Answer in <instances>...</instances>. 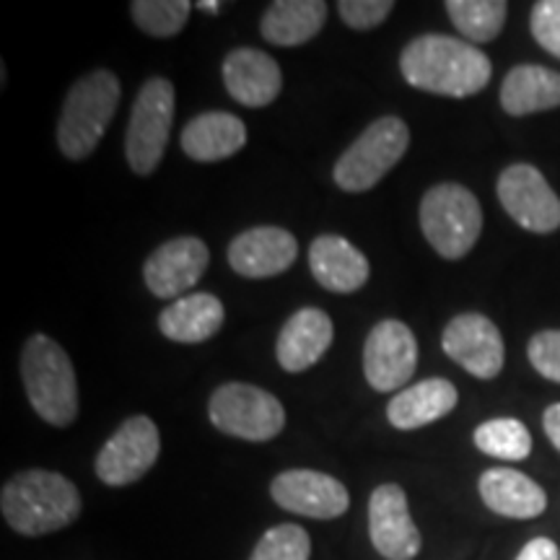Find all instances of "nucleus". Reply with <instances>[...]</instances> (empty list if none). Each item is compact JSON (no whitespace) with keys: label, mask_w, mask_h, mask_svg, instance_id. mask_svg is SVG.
<instances>
[{"label":"nucleus","mask_w":560,"mask_h":560,"mask_svg":"<svg viewBox=\"0 0 560 560\" xmlns=\"http://www.w3.org/2000/svg\"><path fill=\"white\" fill-rule=\"evenodd\" d=\"M400 70L402 79L420 91L467 100L488 86L493 62L470 42L446 34H423L405 45Z\"/></svg>","instance_id":"1"},{"label":"nucleus","mask_w":560,"mask_h":560,"mask_svg":"<svg viewBox=\"0 0 560 560\" xmlns=\"http://www.w3.org/2000/svg\"><path fill=\"white\" fill-rule=\"evenodd\" d=\"M81 493L66 475L24 470L0 490V511L13 532L24 537L52 535L81 516Z\"/></svg>","instance_id":"2"},{"label":"nucleus","mask_w":560,"mask_h":560,"mask_svg":"<svg viewBox=\"0 0 560 560\" xmlns=\"http://www.w3.org/2000/svg\"><path fill=\"white\" fill-rule=\"evenodd\" d=\"M120 96V81L112 70H91L70 86L58 122V145L62 156L81 161L94 153L109 122L115 120Z\"/></svg>","instance_id":"3"},{"label":"nucleus","mask_w":560,"mask_h":560,"mask_svg":"<svg viewBox=\"0 0 560 560\" xmlns=\"http://www.w3.org/2000/svg\"><path fill=\"white\" fill-rule=\"evenodd\" d=\"M21 382L34 412L66 429L79 418V384L68 353L47 335H32L21 350Z\"/></svg>","instance_id":"4"},{"label":"nucleus","mask_w":560,"mask_h":560,"mask_svg":"<svg viewBox=\"0 0 560 560\" xmlns=\"http://www.w3.org/2000/svg\"><path fill=\"white\" fill-rule=\"evenodd\" d=\"M420 231L444 260H462L480 240V200L457 182L433 185L420 198Z\"/></svg>","instance_id":"5"},{"label":"nucleus","mask_w":560,"mask_h":560,"mask_svg":"<svg viewBox=\"0 0 560 560\" xmlns=\"http://www.w3.org/2000/svg\"><path fill=\"white\" fill-rule=\"evenodd\" d=\"M410 145V130L395 115L380 117L335 161L332 179L346 192H366L395 170Z\"/></svg>","instance_id":"6"},{"label":"nucleus","mask_w":560,"mask_h":560,"mask_svg":"<svg viewBox=\"0 0 560 560\" xmlns=\"http://www.w3.org/2000/svg\"><path fill=\"white\" fill-rule=\"evenodd\" d=\"M174 102L177 94L170 79H149L138 91L125 132V156L138 177H149L164 159L172 136Z\"/></svg>","instance_id":"7"},{"label":"nucleus","mask_w":560,"mask_h":560,"mask_svg":"<svg viewBox=\"0 0 560 560\" xmlns=\"http://www.w3.org/2000/svg\"><path fill=\"white\" fill-rule=\"evenodd\" d=\"M210 423L221 433L244 441H270L285 425V410L268 389L244 382H226L210 395Z\"/></svg>","instance_id":"8"},{"label":"nucleus","mask_w":560,"mask_h":560,"mask_svg":"<svg viewBox=\"0 0 560 560\" xmlns=\"http://www.w3.org/2000/svg\"><path fill=\"white\" fill-rule=\"evenodd\" d=\"M161 454V436L149 416H132L107 439L96 457V478L104 486L125 488L138 482L156 465Z\"/></svg>","instance_id":"9"},{"label":"nucleus","mask_w":560,"mask_h":560,"mask_svg":"<svg viewBox=\"0 0 560 560\" xmlns=\"http://www.w3.org/2000/svg\"><path fill=\"white\" fill-rule=\"evenodd\" d=\"M506 213L532 234H552L560 229V198L542 172L532 164H511L495 185Z\"/></svg>","instance_id":"10"},{"label":"nucleus","mask_w":560,"mask_h":560,"mask_svg":"<svg viewBox=\"0 0 560 560\" xmlns=\"http://www.w3.org/2000/svg\"><path fill=\"white\" fill-rule=\"evenodd\" d=\"M418 369V340L405 322L382 319L363 342V374L376 392H395Z\"/></svg>","instance_id":"11"},{"label":"nucleus","mask_w":560,"mask_h":560,"mask_svg":"<svg viewBox=\"0 0 560 560\" xmlns=\"http://www.w3.org/2000/svg\"><path fill=\"white\" fill-rule=\"evenodd\" d=\"M441 348L454 363H459L475 380H495L506 363V346L495 322L486 314L467 312L457 314L444 335H441Z\"/></svg>","instance_id":"12"},{"label":"nucleus","mask_w":560,"mask_h":560,"mask_svg":"<svg viewBox=\"0 0 560 560\" xmlns=\"http://www.w3.org/2000/svg\"><path fill=\"white\" fill-rule=\"evenodd\" d=\"M369 535L376 552L387 560H412L423 548V537L410 516L408 495L397 482H384L371 493Z\"/></svg>","instance_id":"13"},{"label":"nucleus","mask_w":560,"mask_h":560,"mask_svg":"<svg viewBox=\"0 0 560 560\" xmlns=\"http://www.w3.org/2000/svg\"><path fill=\"white\" fill-rule=\"evenodd\" d=\"M270 495L280 509L310 520H338L350 506L348 488L338 478L317 470H285L270 482Z\"/></svg>","instance_id":"14"},{"label":"nucleus","mask_w":560,"mask_h":560,"mask_svg":"<svg viewBox=\"0 0 560 560\" xmlns=\"http://www.w3.org/2000/svg\"><path fill=\"white\" fill-rule=\"evenodd\" d=\"M210 265V249L198 236H177L164 242L143 265V280L156 299H182Z\"/></svg>","instance_id":"15"},{"label":"nucleus","mask_w":560,"mask_h":560,"mask_svg":"<svg viewBox=\"0 0 560 560\" xmlns=\"http://www.w3.org/2000/svg\"><path fill=\"white\" fill-rule=\"evenodd\" d=\"M299 242L280 226H255L242 231L229 244V265L242 278L262 280L280 276L296 262Z\"/></svg>","instance_id":"16"},{"label":"nucleus","mask_w":560,"mask_h":560,"mask_svg":"<svg viewBox=\"0 0 560 560\" xmlns=\"http://www.w3.org/2000/svg\"><path fill=\"white\" fill-rule=\"evenodd\" d=\"M332 338L335 327L330 314L317 310V306H304V310L293 312L276 342L280 369L289 371V374H301V371L312 369L332 346Z\"/></svg>","instance_id":"17"},{"label":"nucleus","mask_w":560,"mask_h":560,"mask_svg":"<svg viewBox=\"0 0 560 560\" xmlns=\"http://www.w3.org/2000/svg\"><path fill=\"white\" fill-rule=\"evenodd\" d=\"M221 73L229 94L244 107H268L283 89V73L278 62L268 52L252 50V47L231 50L223 60Z\"/></svg>","instance_id":"18"},{"label":"nucleus","mask_w":560,"mask_h":560,"mask_svg":"<svg viewBox=\"0 0 560 560\" xmlns=\"http://www.w3.org/2000/svg\"><path fill=\"white\" fill-rule=\"evenodd\" d=\"M310 268L322 289L332 293L363 289L371 272L366 255L338 234H322L312 242Z\"/></svg>","instance_id":"19"},{"label":"nucleus","mask_w":560,"mask_h":560,"mask_svg":"<svg viewBox=\"0 0 560 560\" xmlns=\"http://www.w3.org/2000/svg\"><path fill=\"white\" fill-rule=\"evenodd\" d=\"M480 499L499 516L537 520L548 509V493L535 480L511 467H490L480 475Z\"/></svg>","instance_id":"20"},{"label":"nucleus","mask_w":560,"mask_h":560,"mask_svg":"<svg viewBox=\"0 0 560 560\" xmlns=\"http://www.w3.org/2000/svg\"><path fill=\"white\" fill-rule=\"evenodd\" d=\"M457 402V387L450 380L433 376L397 392L387 405V420L397 431H416L450 416Z\"/></svg>","instance_id":"21"},{"label":"nucleus","mask_w":560,"mask_h":560,"mask_svg":"<svg viewBox=\"0 0 560 560\" xmlns=\"http://www.w3.org/2000/svg\"><path fill=\"white\" fill-rule=\"evenodd\" d=\"M182 151L200 164L231 159L247 145V125L231 112H206L182 130Z\"/></svg>","instance_id":"22"},{"label":"nucleus","mask_w":560,"mask_h":560,"mask_svg":"<svg viewBox=\"0 0 560 560\" xmlns=\"http://www.w3.org/2000/svg\"><path fill=\"white\" fill-rule=\"evenodd\" d=\"M223 304L213 293H190L172 301L164 312L159 314V330L164 338L174 342H185V346H195V342H206L213 338L223 327Z\"/></svg>","instance_id":"23"},{"label":"nucleus","mask_w":560,"mask_h":560,"mask_svg":"<svg viewBox=\"0 0 560 560\" xmlns=\"http://www.w3.org/2000/svg\"><path fill=\"white\" fill-rule=\"evenodd\" d=\"M501 107L511 117L560 107V73L545 66L511 68L501 83Z\"/></svg>","instance_id":"24"},{"label":"nucleus","mask_w":560,"mask_h":560,"mask_svg":"<svg viewBox=\"0 0 560 560\" xmlns=\"http://www.w3.org/2000/svg\"><path fill=\"white\" fill-rule=\"evenodd\" d=\"M325 21V0H276L265 11L260 32L270 45L296 47L317 37Z\"/></svg>","instance_id":"25"},{"label":"nucleus","mask_w":560,"mask_h":560,"mask_svg":"<svg viewBox=\"0 0 560 560\" xmlns=\"http://www.w3.org/2000/svg\"><path fill=\"white\" fill-rule=\"evenodd\" d=\"M446 13L462 37L475 45H486L501 34L509 5L503 0H450Z\"/></svg>","instance_id":"26"},{"label":"nucleus","mask_w":560,"mask_h":560,"mask_svg":"<svg viewBox=\"0 0 560 560\" xmlns=\"http://www.w3.org/2000/svg\"><path fill=\"white\" fill-rule=\"evenodd\" d=\"M472 441L482 454L503 462H522L532 454V433L516 418L486 420L475 429Z\"/></svg>","instance_id":"27"},{"label":"nucleus","mask_w":560,"mask_h":560,"mask_svg":"<svg viewBox=\"0 0 560 560\" xmlns=\"http://www.w3.org/2000/svg\"><path fill=\"white\" fill-rule=\"evenodd\" d=\"M195 5L190 0H136L130 5L132 21L156 39H170L185 30Z\"/></svg>","instance_id":"28"},{"label":"nucleus","mask_w":560,"mask_h":560,"mask_svg":"<svg viewBox=\"0 0 560 560\" xmlns=\"http://www.w3.org/2000/svg\"><path fill=\"white\" fill-rule=\"evenodd\" d=\"M312 537L299 524H278L270 527L255 545L249 560H310Z\"/></svg>","instance_id":"29"},{"label":"nucleus","mask_w":560,"mask_h":560,"mask_svg":"<svg viewBox=\"0 0 560 560\" xmlns=\"http://www.w3.org/2000/svg\"><path fill=\"white\" fill-rule=\"evenodd\" d=\"M338 11L350 30L369 32L389 19L395 3L392 0H340Z\"/></svg>","instance_id":"30"},{"label":"nucleus","mask_w":560,"mask_h":560,"mask_svg":"<svg viewBox=\"0 0 560 560\" xmlns=\"http://www.w3.org/2000/svg\"><path fill=\"white\" fill-rule=\"evenodd\" d=\"M527 355L537 374L560 384V330H540L532 335Z\"/></svg>","instance_id":"31"},{"label":"nucleus","mask_w":560,"mask_h":560,"mask_svg":"<svg viewBox=\"0 0 560 560\" xmlns=\"http://www.w3.org/2000/svg\"><path fill=\"white\" fill-rule=\"evenodd\" d=\"M529 26L537 45L560 58V0H540V3H535Z\"/></svg>","instance_id":"32"},{"label":"nucleus","mask_w":560,"mask_h":560,"mask_svg":"<svg viewBox=\"0 0 560 560\" xmlns=\"http://www.w3.org/2000/svg\"><path fill=\"white\" fill-rule=\"evenodd\" d=\"M516 560H560V550L550 537H535L524 545Z\"/></svg>","instance_id":"33"},{"label":"nucleus","mask_w":560,"mask_h":560,"mask_svg":"<svg viewBox=\"0 0 560 560\" xmlns=\"http://www.w3.org/2000/svg\"><path fill=\"white\" fill-rule=\"evenodd\" d=\"M542 429L545 436L550 439V444L560 452V402L550 405V408L542 412Z\"/></svg>","instance_id":"34"},{"label":"nucleus","mask_w":560,"mask_h":560,"mask_svg":"<svg viewBox=\"0 0 560 560\" xmlns=\"http://www.w3.org/2000/svg\"><path fill=\"white\" fill-rule=\"evenodd\" d=\"M198 9L206 11V13H219L221 11V3H215V0H200Z\"/></svg>","instance_id":"35"}]
</instances>
